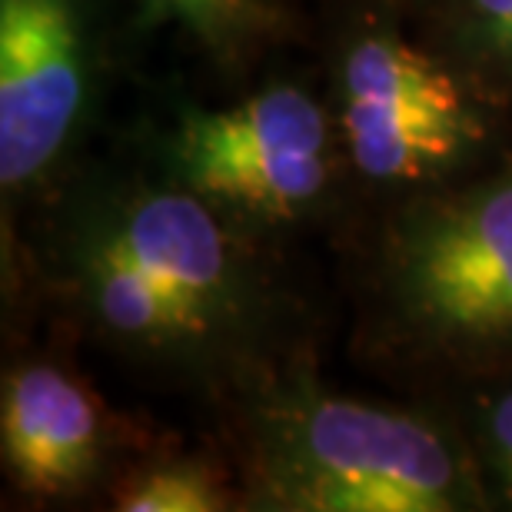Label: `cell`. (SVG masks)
<instances>
[{
  "mask_svg": "<svg viewBox=\"0 0 512 512\" xmlns=\"http://www.w3.org/2000/svg\"><path fill=\"white\" fill-rule=\"evenodd\" d=\"M283 260L133 140L90 150L4 237L17 296L147 383L213 406L313 343Z\"/></svg>",
  "mask_w": 512,
  "mask_h": 512,
  "instance_id": "6da1fadb",
  "label": "cell"
},
{
  "mask_svg": "<svg viewBox=\"0 0 512 512\" xmlns=\"http://www.w3.org/2000/svg\"><path fill=\"white\" fill-rule=\"evenodd\" d=\"M243 512H489L436 399L373 403L323 383L316 346L217 403Z\"/></svg>",
  "mask_w": 512,
  "mask_h": 512,
  "instance_id": "7a4b0ae2",
  "label": "cell"
},
{
  "mask_svg": "<svg viewBox=\"0 0 512 512\" xmlns=\"http://www.w3.org/2000/svg\"><path fill=\"white\" fill-rule=\"evenodd\" d=\"M350 227L353 340L376 370L429 393L512 366V153Z\"/></svg>",
  "mask_w": 512,
  "mask_h": 512,
  "instance_id": "3957f363",
  "label": "cell"
},
{
  "mask_svg": "<svg viewBox=\"0 0 512 512\" xmlns=\"http://www.w3.org/2000/svg\"><path fill=\"white\" fill-rule=\"evenodd\" d=\"M320 80L363 210L449 187L512 153V117L386 7L323 10Z\"/></svg>",
  "mask_w": 512,
  "mask_h": 512,
  "instance_id": "277c9868",
  "label": "cell"
},
{
  "mask_svg": "<svg viewBox=\"0 0 512 512\" xmlns=\"http://www.w3.org/2000/svg\"><path fill=\"white\" fill-rule=\"evenodd\" d=\"M130 140L173 183L280 253L316 230H346L360 210L320 77L273 74L220 107L170 94Z\"/></svg>",
  "mask_w": 512,
  "mask_h": 512,
  "instance_id": "5b68a950",
  "label": "cell"
},
{
  "mask_svg": "<svg viewBox=\"0 0 512 512\" xmlns=\"http://www.w3.org/2000/svg\"><path fill=\"white\" fill-rule=\"evenodd\" d=\"M117 34L114 0H0L4 237L94 150Z\"/></svg>",
  "mask_w": 512,
  "mask_h": 512,
  "instance_id": "8992f818",
  "label": "cell"
},
{
  "mask_svg": "<svg viewBox=\"0 0 512 512\" xmlns=\"http://www.w3.org/2000/svg\"><path fill=\"white\" fill-rule=\"evenodd\" d=\"M160 443L117 413L67 356L17 353L0 376V463L30 506H77L104 496L117 476Z\"/></svg>",
  "mask_w": 512,
  "mask_h": 512,
  "instance_id": "52a82bcc",
  "label": "cell"
},
{
  "mask_svg": "<svg viewBox=\"0 0 512 512\" xmlns=\"http://www.w3.org/2000/svg\"><path fill=\"white\" fill-rule=\"evenodd\" d=\"M127 27L140 40L170 30L223 84L243 87L296 40L300 14L290 0H127Z\"/></svg>",
  "mask_w": 512,
  "mask_h": 512,
  "instance_id": "ba28073f",
  "label": "cell"
},
{
  "mask_svg": "<svg viewBox=\"0 0 512 512\" xmlns=\"http://www.w3.org/2000/svg\"><path fill=\"white\" fill-rule=\"evenodd\" d=\"M114 512H243V489L223 449L153 443L104 496Z\"/></svg>",
  "mask_w": 512,
  "mask_h": 512,
  "instance_id": "9c48e42d",
  "label": "cell"
},
{
  "mask_svg": "<svg viewBox=\"0 0 512 512\" xmlns=\"http://www.w3.org/2000/svg\"><path fill=\"white\" fill-rule=\"evenodd\" d=\"M409 24L512 117V0H426Z\"/></svg>",
  "mask_w": 512,
  "mask_h": 512,
  "instance_id": "30bf717a",
  "label": "cell"
},
{
  "mask_svg": "<svg viewBox=\"0 0 512 512\" xmlns=\"http://www.w3.org/2000/svg\"><path fill=\"white\" fill-rule=\"evenodd\" d=\"M436 399L473 459L489 512H512V366L419 393Z\"/></svg>",
  "mask_w": 512,
  "mask_h": 512,
  "instance_id": "8fae6325",
  "label": "cell"
},
{
  "mask_svg": "<svg viewBox=\"0 0 512 512\" xmlns=\"http://www.w3.org/2000/svg\"><path fill=\"white\" fill-rule=\"evenodd\" d=\"M316 4H320V10L356 7V4H363V7H386V10H396V14H403V17H413L416 10L426 4V0H316Z\"/></svg>",
  "mask_w": 512,
  "mask_h": 512,
  "instance_id": "7c38bea8",
  "label": "cell"
}]
</instances>
